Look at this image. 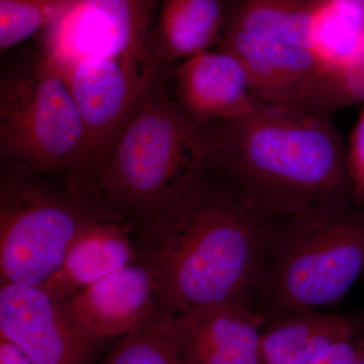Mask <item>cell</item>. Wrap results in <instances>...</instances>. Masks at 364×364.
<instances>
[{"mask_svg":"<svg viewBox=\"0 0 364 364\" xmlns=\"http://www.w3.org/2000/svg\"><path fill=\"white\" fill-rule=\"evenodd\" d=\"M72 318L95 338L123 336L158 313L156 279L140 260L67 299Z\"/></svg>","mask_w":364,"mask_h":364,"instance_id":"cell-12","label":"cell"},{"mask_svg":"<svg viewBox=\"0 0 364 364\" xmlns=\"http://www.w3.org/2000/svg\"><path fill=\"white\" fill-rule=\"evenodd\" d=\"M136 260V243L126 226L117 220H97L79 235L59 269L40 287L52 298L70 299Z\"/></svg>","mask_w":364,"mask_h":364,"instance_id":"cell-14","label":"cell"},{"mask_svg":"<svg viewBox=\"0 0 364 364\" xmlns=\"http://www.w3.org/2000/svg\"><path fill=\"white\" fill-rule=\"evenodd\" d=\"M0 364H33L23 351L4 337H0Z\"/></svg>","mask_w":364,"mask_h":364,"instance_id":"cell-22","label":"cell"},{"mask_svg":"<svg viewBox=\"0 0 364 364\" xmlns=\"http://www.w3.org/2000/svg\"><path fill=\"white\" fill-rule=\"evenodd\" d=\"M174 100L198 123L212 124L237 119L260 104L240 60L217 48L172 67Z\"/></svg>","mask_w":364,"mask_h":364,"instance_id":"cell-11","label":"cell"},{"mask_svg":"<svg viewBox=\"0 0 364 364\" xmlns=\"http://www.w3.org/2000/svg\"><path fill=\"white\" fill-rule=\"evenodd\" d=\"M80 0H0V53L43 32Z\"/></svg>","mask_w":364,"mask_h":364,"instance_id":"cell-17","label":"cell"},{"mask_svg":"<svg viewBox=\"0 0 364 364\" xmlns=\"http://www.w3.org/2000/svg\"><path fill=\"white\" fill-rule=\"evenodd\" d=\"M363 272L364 210L352 202L325 203L267 218L249 299L267 323L337 303Z\"/></svg>","mask_w":364,"mask_h":364,"instance_id":"cell-4","label":"cell"},{"mask_svg":"<svg viewBox=\"0 0 364 364\" xmlns=\"http://www.w3.org/2000/svg\"><path fill=\"white\" fill-rule=\"evenodd\" d=\"M360 341H361V344H363V349H364V339L363 340H360Z\"/></svg>","mask_w":364,"mask_h":364,"instance_id":"cell-23","label":"cell"},{"mask_svg":"<svg viewBox=\"0 0 364 364\" xmlns=\"http://www.w3.org/2000/svg\"><path fill=\"white\" fill-rule=\"evenodd\" d=\"M310 364H364V349L356 338L337 342L318 354Z\"/></svg>","mask_w":364,"mask_h":364,"instance_id":"cell-21","label":"cell"},{"mask_svg":"<svg viewBox=\"0 0 364 364\" xmlns=\"http://www.w3.org/2000/svg\"><path fill=\"white\" fill-rule=\"evenodd\" d=\"M352 338L355 326L344 315L321 310L293 314L265 324L260 364H310L328 347Z\"/></svg>","mask_w":364,"mask_h":364,"instance_id":"cell-15","label":"cell"},{"mask_svg":"<svg viewBox=\"0 0 364 364\" xmlns=\"http://www.w3.org/2000/svg\"><path fill=\"white\" fill-rule=\"evenodd\" d=\"M0 155L41 176L68 174L76 189L90 174L85 122L63 72L43 53L2 71Z\"/></svg>","mask_w":364,"mask_h":364,"instance_id":"cell-5","label":"cell"},{"mask_svg":"<svg viewBox=\"0 0 364 364\" xmlns=\"http://www.w3.org/2000/svg\"><path fill=\"white\" fill-rule=\"evenodd\" d=\"M238 0H162L153 37L160 71L219 47Z\"/></svg>","mask_w":364,"mask_h":364,"instance_id":"cell-13","label":"cell"},{"mask_svg":"<svg viewBox=\"0 0 364 364\" xmlns=\"http://www.w3.org/2000/svg\"><path fill=\"white\" fill-rule=\"evenodd\" d=\"M102 219L111 218L70 188L59 191L33 170L2 161L0 282L42 286L79 235Z\"/></svg>","mask_w":364,"mask_h":364,"instance_id":"cell-6","label":"cell"},{"mask_svg":"<svg viewBox=\"0 0 364 364\" xmlns=\"http://www.w3.org/2000/svg\"><path fill=\"white\" fill-rule=\"evenodd\" d=\"M311 23L312 9L301 0H239L218 48L240 60L263 102L315 112L327 72Z\"/></svg>","mask_w":364,"mask_h":364,"instance_id":"cell-7","label":"cell"},{"mask_svg":"<svg viewBox=\"0 0 364 364\" xmlns=\"http://www.w3.org/2000/svg\"><path fill=\"white\" fill-rule=\"evenodd\" d=\"M162 0H80L42 32L43 54L60 70L85 58L111 60L144 87L161 73L153 37Z\"/></svg>","mask_w":364,"mask_h":364,"instance_id":"cell-8","label":"cell"},{"mask_svg":"<svg viewBox=\"0 0 364 364\" xmlns=\"http://www.w3.org/2000/svg\"><path fill=\"white\" fill-rule=\"evenodd\" d=\"M364 104V53L350 67L334 75H328L318 102V112H331Z\"/></svg>","mask_w":364,"mask_h":364,"instance_id":"cell-19","label":"cell"},{"mask_svg":"<svg viewBox=\"0 0 364 364\" xmlns=\"http://www.w3.org/2000/svg\"><path fill=\"white\" fill-rule=\"evenodd\" d=\"M267 217L208 174L139 223L138 260L156 279L158 313L189 312L248 298L259 273Z\"/></svg>","mask_w":364,"mask_h":364,"instance_id":"cell-1","label":"cell"},{"mask_svg":"<svg viewBox=\"0 0 364 364\" xmlns=\"http://www.w3.org/2000/svg\"><path fill=\"white\" fill-rule=\"evenodd\" d=\"M155 79L83 191L107 217L139 223L210 174V124L198 123Z\"/></svg>","mask_w":364,"mask_h":364,"instance_id":"cell-3","label":"cell"},{"mask_svg":"<svg viewBox=\"0 0 364 364\" xmlns=\"http://www.w3.org/2000/svg\"><path fill=\"white\" fill-rule=\"evenodd\" d=\"M0 337L16 344L33 364H90L102 340L72 318L66 299L39 286L1 284Z\"/></svg>","mask_w":364,"mask_h":364,"instance_id":"cell-9","label":"cell"},{"mask_svg":"<svg viewBox=\"0 0 364 364\" xmlns=\"http://www.w3.org/2000/svg\"><path fill=\"white\" fill-rule=\"evenodd\" d=\"M157 317L186 364H260L267 318L248 298Z\"/></svg>","mask_w":364,"mask_h":364,"instance_id":"cell-10","label":"cell"},{"mask_svg":"<svg viewBox=\"0 0 364 364\" xmlns=\"http://www.w3.org/2000/svg\"><path fill=\"white\" fill-rule=\"evenodd\" d=\"M102 364H186L157 313L122 336Z\"/></svg>","mask_w":364,"mask_h":364,"instance_id":"cell-18","label":"cell"},{"mask_svg":"<svg viewBox=\"0 0 364 364\" xmlns=\"http://www.w3.org/2000/svg\"><path fill=\"white\" fill-rule=\"evenodd\" d=\"M210 174L264 217L352 202L347 150L330 114L261 102L210 124Z\"/></svg>","mask_w":364,"mask_h":364,"instance_id":"cell-2","label":"cell"},{"mask_svg":"<svg viewBox=\"0 0 364 364\" xmlns=\"http://www.w3.org/2000/svg\"><path fill=\"white\" fill-rule=\"evenodd\" d=\"M346 150L352 200L356 207L360 208L364 205V104Z\"/></svg>","mask_w":364,"mask_h":364,"instance_id":"cell-20","label":"cell"},{"mask_svg":"<svg viewBox=\"0 0 364 364\" xmlns=\"http://www.w3.org/2000/svg\"><path fill=\"white\" fill-rule=\"evenodd\" d=\"M311 41L327 75L353 65L364 53V0H313Z\"/></svg>","mask_w":364,"mask_h":364,"instance_id":"cell-16","label":"cell"}]
</instances>
